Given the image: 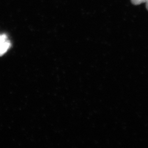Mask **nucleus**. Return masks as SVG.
Segmentation results:
<instances>
[{"label":"nucleus","mask_w":148,"mask_h":148,"mask_svg":"<svg viewBox=\"0 0 148 148\" xmlns=\"http://www.w3.org/2000/svg\"><path fill=\"white\" fill-rule=\"evenodd\" d=\"M11 46V43L6 40L3 42H0V55H2L3 54L5 53Z\"/></svg>","instance_id":"nucleus-1"},{"label":"nucleus","mask_w":148,"mask_h":148,"mask_svg":"<svg viewBox=\"0 0 148 148\" xmlns=\"http://www.w3.org/2000/svg\"><path fill=\"white\" fill-rule=\"evenodd\" d=\"M148 1V0H131L132 3L134 5H139L144 3H146Z\"/></svg>","instance_id":"nucleus-2"},{"label":"nucleus","mask_w":148,"mask_h":148,"mask_svg":"<svg viewBox=\"0 0 148 148\" xmlns=\"http://www.w3.org/2000/svg\"><path fill=\"white\" fill-rule=\"evenodd\" d=\"M7 36L5 35H0V42L7 40Z\"/></svg>","instance_id":"nucleus-3"},{"label":"nucleus","mask_w":148,"mask_h":148,"mask_svg":"<svg viewBox=\"0 0 148 148\" xmlns=\"http://www.w3.org/2000/svg\"><path fill=\"white\" fill-rule=\"evenodd\" d=\"M146 8H147V9L148 11V1L146 3Z\"/></svg>","instance_id":"nucleus-4"}]
</instances>
